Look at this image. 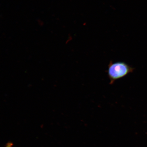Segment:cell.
Here are the masks:
<instances>
[{
  "label": "cell",
  "instance_id": "obj_1",
  "mask_svg": "<svg viewBox=\"0 0 147 147\" xmlns=\"http://www.w3.org/2000/svg\"><path fill=\"white\" fill-rule=\"evenodd\" d=\"M134 69L127 64L123 62H113L111 61L108 66L107 75L110 82L112 84L117 80L124 78L131 73Z\"/></svg>",
  "mask_w": 147,
  "mask_h": 147
},
{
  "label": "cell",
  "instance_id": "obj_2",
  "mask_svg": "<svg viewBox=\"0 0 147 147\" xmlns=\"http://www.w3.org/2000/svg\"><path fill=\"white\" fill-rule=\"evenodd\" d=\"M13 144L12 143H8L6 145L5 147H12Z\"/></svg>",
  "mask_w": 147,
  "mask_h": 147
}]
</instances>
